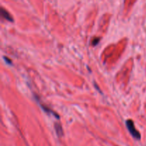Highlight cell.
Instances as JSON below:
<instances>
[{
    "label": "cell",
    "instance_id": "1",
    "mask_svg": "<svg viewBox=\"0 0 146 146\" xmlns=\"http://www.w3.org/2000/svg\"><path fill=\"white\" fill-rule=\"evenodd\" d=\"M125 124H126L127 128H128V131H130L131 135H133V137L134 138H135V139H141V134H140V133L135 129L133 121L131 119H128L127 120L126 122H125Z\"/></svg>",
    "mask_w": 146,
    "mask_h": 146
},
{
    "label": "cell",
    "instance_id": "2",
    "mask_svg": "<svg viewBox=\"0 0 146 146\" xmlns=\"http://www.w3.org/2000/svg\"><path fill=\"white\" fill-rule=\"evenodd\" d=\"M1 15L3 18H4L5 19L8 20L9 21H13V19L11 17V16L10 15L9 13L7 11V10L4 9L2 7H1Z\"/></svg>",
    "mask_w": 146,
    "mask_h": 146
},
{
    "label": "cell",
    "instance_id": "3",
    "mask_svg": "<svg viewBox=\"0 0 146 146\" xmlns=\"http://www.w3.org/2000/svg\"><path fill=\"white\" fill-rule=\"evenodd\" d=\"M54 125H54V128H55L56 131L57 135H58L59 137L62 136L63 135V129H62V127H61V125L58 123H55Z\"/></svg>",
    "mask_w": 146,
    "mask_h": 146
},
{
    "label": "cell",
    "instance_id": "4",
    "mask_svg": "<svg viewBox=\"0 0 146 146\" xmlns=\"http://www.w3.org/2000/svg\"><path fill=\"white\" fill-rule=\"evenodd\" d=\"M100 41V38H94V40L92 41V45L93 46H96Z\"/></svg>",
    "mask_w": 146,
    "mask_h": 146
},
{
    "label": "cell",
    "instance_id": "5",
    "mask_svg": "<svg viewBox=\"0 0 146 146\" xmlns=\"http://www.w3.org/2000/svg\"><path fill=\"white\" fill-rule=\"evenodd\" d=\"M4 60H5V61H7V64H11V60L9 59V58H7V57L4 56Z\"/></svg>",
    "mask_w": 146,
    "mask_h": 146
}]
</instances>
